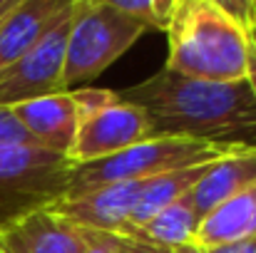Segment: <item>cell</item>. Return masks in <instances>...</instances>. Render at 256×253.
Instances as JSON below:
<instances>
[{
    "mask_svg": "<svg viewBox=\"0 0 256 253\" xmlns=\"http://www.w3.org/2000/svg\"><path fill=\"white\" fill-rule=\"evenodd\" d=\"M117 97L147 114L152 137L256 149V97L246 80L202 82L162 67L140 84L117 89Z\"/></svg>",
    "mask_w": 256,
    "mask_h": 253,
    "instance_id": "obj_1",
    "label": "cell"
},
{
    "mask_svg": "<svg viewBox=\"0 0 256 253\" xmlns=\"http://www.w3.org/2000/svg\"><path fill=\"white\" fill-rule=\"evenodd\" d=\"M164 70L202 82H244L249 35L216 0H176L167 25Z\"/></svg>",
    "mask_w": 256,
    "mask_h": 253,
    "instance_id": "obj_2",
    "label": "cell"
},
{
    "mask_svg": "<svg viewBox=\"0 0 256 253\" xmlns=\"http://www.w3.org/2000/svg\"><path fill=\"white\" fill-rule=\"evenodd\" d=\"M239 149H246V147H219V144H209L199 139H182V137H152L114 157L92 162L85 167H75L65 196H80L85 191L107 186V184L147 181L167 171L216 162Z\"/></svg>",
    "mask_w": 256,
    "mask_h": 253,
    "instance_id": "obj_3",
    "label": "cell"
},
{
    "mask_svg": "<svg viewBox=\"0 0 256 253\" xmlns=\"http://www.w3.org/2000/svg\"><path fill=\"white\" fill-rule=\"evenodd\" d=\"M147 30L112 7L110 0H78L65 42V92L100 77Z\"/></svg>",
    "mask_w": 256,
    "mask_h": 253,
    "instance_id": "obj_4",
    "label": "cell"
},
{
    "mask_svg": "<svg viewBox=\"0 0 256 253\" xmlns=\"http://www.w3.org/2000/svg\"><path fill=\"white\" fill-rule=\"evenodd\" d=\"M72 169L40 144H0V226L65 196Z\"/></svg>",
    "mask_w": 256,
    "mask_h": 253,
    "instance_id": "obj_5",
    "label": "cell"
},
{
    "mask_svg": "<svg viewBox=\"0 0 256 253\" xmlns=\"http://www.w3.org/2000/svg\"><path fill=\"white\" fill-rule=\"evenodd\" d=\"M78 0H68L50 27L40 35V40L25 52L20 62H15L0 77V107H15L38 97L65 92L62 67H65V42L75 17Z\"/></svg>",
    "mask_w": 256,
    "mask_h": 253,
    "instance_id": "obj_6",
    "label": "cell"
},
{
    "mask_svg": "<svg viewBox=\"0 0 256 253\" xmlns=\"http://www.w3.org/2000/svg\"><path fill=\"white\" fill-rule=\"evenodd\" d=\"M152 139V127L147 122V114L130 104L117 99L100 114L90 117L78 127L75 144L70 149L72 167H85L92 162L114 157L140 142Z\"/></svg>",
    "mask_w": 256,
    "mask_h": 253,
    "instance_id": "obj_7",
    "label": "cell"
},
{
    "mask_svg": "<svg viewBox=\"0 0 256 253\" xmlns=\"http://www.w3.org/2000/svg\"><path fill=\"white\" fill-rule=\"evenodd\" d=\"M142 184L144 181H122V184L97 186L80 196H62L52 201L48 209L85 231H102L120 236V231L130 224L134 214Z\"/></svg>",
    "mask_w": 256,
    "mask_h": 253,
    "instance_id": "obj_8",
    "label": "cell"
},
{
    "mask_svg": "<svg viewBox=\"0 0 256 253\" xmlns=\"http://www.w3.org/2000/svg\"><path fill=\"white\" fill-rule=\"evenodd\" d=\"M85 229L52 214L48 206L0 226V253H82Z\"/></svg>",
    "mask_w": 256,
    "mask_h": 253,
    "instance_id": "obj_9",
    "label": "cell"
},
{
    "mask_svg": "<svg viewBox=\"0 0 256 253\" xmlns=\"http://www.w3.org/2000/svg\"><path fill=\"white\" fill-rule=\"evenodd\" d=\"M10 112L15 114L20 127L32 137L35 144L65 154L70 159V149L78 137V114L70 92L38 97L10 107Z\"/></svg>",
    "mask_w": 256,
    "mask_h": 253,
    "instance_id": "obj_10",
    "label": "cell"
},
{
    "mask_svg": "<svg viewBox=\"0 0 256 253\" xmlns=\"http://www.w3.org/2000/svg\"><path fill=\"white\" fill-rule=\"evenodd\" d=\"M68 0H18L0 20V77L25 57Z\"/></svg>",
    "mask_w": 256,
    "mask_h": 253,
    "instance_id": "obj_11",
    "label": "cell"
},
{
    "mask_svg": "<svg viewBox=\"0 0 256 253\" xmlns=\"http://www.w3.org/2000/svg\"><path fill=\"white\" fill-rule=\"evenodd\" d=\"M254 181L256 149L246 147V149H239V152H232V154L216 159L184 199L192 204V209L199 214V219H204L209 211H214L219 204H224L234 194L244 191Z\"/></svg>",
    "mask_w": 256,
    "mask_h": 253,
    "instance_id": "obj_12",
    "label": "cell"
},
{
    "mask_svg": "<svg viewBox=\"0 0 256 253\" xmlns=\"http://www.w3.org/2000/svg\"><path fill=\"white\" fill-rule=\"evenodd\" d=\"M256 236V181L209 211L196 229L194 246L209 249Z\"/></svg>",
    "mask_w": 256,
    "mask_h": 253,
    "instance_id": "obj_13",
    "label": "cell"
},
{
    "mask_svg": "<svg viewBox=\"0 0 256 253\" xmlns=\"http://www.w3.org/2000/svg\"><path fill=\"white\" fill-rule=\"evenodd\" d=\"M199 221L202 219L192 209V204L186 199H182V201L167 206L164 211H160L157 216H152L150 221L122 229L120 236L137 241V244H144V246L162 249V251H174V249L194 244Z\"/></svg>",
    "mask_w": 256,
    "mask_h": 253,
    "instance_id": "obj_14",
    "label": "cell"
},
{
    "mask_svg": "<svg viewBox=\"0 0 256 253\" xmlns=\"http://www.w3.org/2000/svg\"><path fill=\"white\" fill-rule=\"evenodd\" d=\"M212 164H214V162H206V164L176 169V171H167V174H160V176L147 179V181L142 184V191H140L134 214H132V219H130L127 226L144 224V221H150L152 216H157L160 211H164L167 206L182 201V199L199 184V179L206 174V169L212 167ZM127 226H124V229H127ZM120 234H122V231H120Z\"/></svg>",
    "mask_w": 256,
    "mask_h": 253,
    "instance_id": "obj_15",
    "label": "cell"
},
{
    "mask_svg": "<svg viewBox=\"0 0 256 253\" xmlns=\"http://www.w3.org/2000/svg\"><path fill=\"white\" fill-rule=\"evenodd\" d=\"M114 10L142 25L144 30H164L170 25L176 0H110Z\"/></svg>",
    "mask_w": 256,
    "mask_h": 253,
    "instance_id": "obj_16",
    "label": "cell"
},
{
    "mask_svg": "<svg viewBox=\"0 0 256 253\" xmlns=\"http://www.w3.org/2000/svg\"><path fill=\"white\" fill-rule=\"evenodd\" d=\"M70 97H72V104H75L78 127L120 99L117 97V89H100V87H78V89H70Z\"/></svg>",
    "mask_w": 256,
    "mask_h": 253,
    "instance_id": "obj_17",
    "label": "cell"
},
{
    "mask_svg": "<svg viewBox=\"0 0 256 253\" xmlns=\"http://www.w3.org/2000/svg\"><path fill=\"white\" fill-rule=\"evenodd\" d=\"M226 17H232L246 35L256 30V0H216Z\"/></svg>",
    "mask_w": 256,
    "mask_h": 253,
    "instance_id": "obj_18",
    "label": "cell"
},
{
    "mask_svg": "<svg viewBox=\"0 0 256 253\" xmlns=\"http://www.w3.org/2000/svg\"><path fill=\"white\" fill-rule=\"evenodd\" d=\"M0 144H35L8 107H0Z\"/></svg>",
    "mask_w": 256,
    "mask_h": 253,
    "instance_id": "obj_19",
    "label": "cell"
},
{
    "mask_svg": "<svg viewBox=\"0 0 256 253\" xmlns=\"http://www.w3.org/2000/svg\"><path fill=\"white\" fill-rule=\"evenodd\" d=\"M122 246V236L102 234V231H85L82 253H117Z\"/></svg>",
    "mask_w": 256,
    "mask_h": 253,
    "instance_id": "obj_20",
    "label": "cell"
},
{
    "mask_svg": "<svg viewBox=\"0 0 256 253\" xmlns=\"http://www.w3.org/2000/svg\"><path fill=\"white\" fill-rule=\"evenodd\" d=\"M202 253H256V236H252V239H242V241H234V244L209 246V249H202Z\"/></svg>",
    "mask_w": 256,
    "mask_h": 253,
    "instance_id": "obj_21",
    "label": "cell"
},
{
    "mask_svg": "<svg viewBox=\"0 0 256 253\" xmlns=\"http://www.w3.org/2000/svg\"><path fill=\"white\" fill-rule=\"evenodd\" d=\"M246 82L252 84V92L256 97V30L249 32V72H246Z\"/></svg>",
    "mask_w": 256,
    "mask_h": 253,
    "instance_id": "obj_22",
    "label": "cell"
},
{
    "mask_svg": "<svg viewBox=\"0 0 256 253\" xmlns=\"http://www.w3.org/2000/svg\"><path fill=\"white\" fill-rule=\"evenodd\" d=\"M117 253H170V251H162V249H154V246H144V244L122 239V246H120Z\"/></svg>",
    "mask_w": 256,
    "mask_h": 253,
    "instance_id": "obj_23",
    "label": "cell"
},
{
    "mask_svg": "<svg viewBox=\"0 0 256 253\" xmlns=\"http://www.w3.org/2000/svg\"><path fill=\"white\" fill-rule=\"evenodd\" d=\"M170 253H202V249H199V246H194V244H189V246L174 249V251H170Z\"/></svg>",
    "mask_w": 256,
    "mask_h": 253,
    "instance_id": "obj_24",
    "label": "cell"
},
{
    "mask_svg": "<svg viewBox=\"0 0 256 253\" xmlns=\"http://www.w3.org/2000/svg\"><path fill=\"white\" fill-rule=\"evenodd\" d=\"M10 2H12V0H0V12H2V10H5V7H8Z\"/></svg>",
    "mask_w": 256,
    "mask_h": 253,
    "instance_id": "obj_25",
    "label": "cell"
},
{
    "mask_svg": "<svg viewBox=\"0 0 256 253\" xmlns=\"http://www.w3.org/2000/svg\"><path fill=\"white\" fill-rule=\"evenodd\" d=\"M15 2H18V0H12V2H10V5H8V7H5V10H2V12H0V20H2V15H5V12H8V10H10V7H12V5H15Z\"/></svg>",
    "mask_w": 256,
    "mask_h": 253,
    "instance_id": "obj_26",
    "label": "cell"
}]
</instances>
